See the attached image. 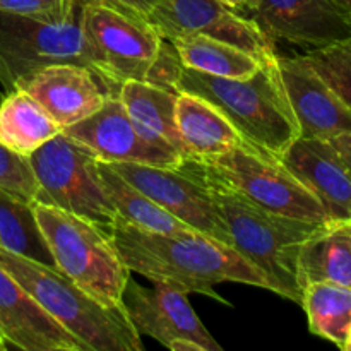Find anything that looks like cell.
Returning <instances> with one entry per match:
<instances>
[{
  "mask_svg": "<svg viewBox=\"0 0 351 351\" xmlns=\"http://www.w3.org/2000/svg\"><path fill=\"white\" fill-rule=\"evenodd\" d=\"M110 235L130 273L151 283L168 285L184 293H201L230 305L215 291V285L243 283L273 291L266 274L232 245L201 232L154 233L117 218Z\"/></svg>",
  "mask_w": 351,
  "mask_h": 351,
  "instance_id": "obj_1",
  "label": "cell"
},
{
  "mask_svg": "<svg viewBox=\"0 0 351 351\" xmlns=\"http://www.w3.org/2000/svg\"><path fill=\"white\" fill-rule=\"evenodd\" d=\"M194 163L228 230L233 249L266 274L273 293L300 304L298 254L305 240L322 225L267 211L237 192L215 171L197 161Z\"/></svg>",
  "mask_w": 351,
  "mask_h": 351,
  "instance_id": "obj_2",
  "label": "cell"
},
{
  "mask_svg": "<svg viewBox=\"0 0 351 351\" xmlns=\"http://www.w3.org/2000/svg\"><path fill=\"white\" fill-rule=\"evenodd\" d=\"M173 89L208 99L243 139L278 158L300 137L276 57L245 79L215 77L180 64Z\"/></svg>",
  "mask_w": 351,
  "mask_h": 351,
  "instance_id": "obj_3",
  "label": "cell"
},
{
  "mask_svg": "<svg viewBox=\"0 0 351 351\" xmlns=\"http://www.w3.org/2000/svg\"><path fill=\"white\" fill-rule=\"evenodd\" d=\"M0 266L88 351H143L141 335L122 305L101 304L57 267L0 247Z\"/></svg>",
  "mask_w": 351,
  "mask_h": 351,
  "instance_id": "obj_4",
  "label": "cell"
},
{
  "mask_svg": "<svg viewBox=\"0 0 351 351\" xmlns=\"http://www.w3.org/2000/svg\"><path fill=\"white\" fill-rule=\"evenodd\" d=\"M79 23L91 58L110 89L119 93L120 84L130 79L173 89L180 60L153 24L105 5L81 7Z\"/></svg>",
  "mask_w": 351,
  "mask_h": 351,
  "instance_id": "obj_5",
  "label": "cell"
},
{
  "mask_svg": "<svg viewBox=\"0 0 351 351\" xmlns=\"http://www.w3.org/2000/svg\"><path fill=\"white\" fill-rule=\"evenodd\" d=\"M55 267L101 304L122 305L130 269L106 228L74 213L33 201Z\"/></svg>",
  "mask_w": 351,
  "mask_h": 351,
  "instance_id": "obj_6",
  "label": "cell"
},
{
  "mask_svg": "<svg viewBox=\"0 0 351 351\" xmlns=\"http://www.w3.org/2000/svg\"><path fill=\"white\" fill-rule=\"evenodd\" d=\"M194 161L215 171L237 192L267 211L319 225L329 223L314 192L280 158L249 141L218 156Z\"/></svg>",
  "mask_w": 351,
  "mask_h": 351,
  "instance_id": "obj_7",
  "label": "cell"
},
{
  "mask_svg": "<svg viewBox=\"0 0 351 351\" xmlns=\"http://www.w3.org/2000/svg\"><path fill=\"white\" fill-rule=\"evenodd\" d=\"M27 160L38 182L36 202L74 213L106 230L119 218L99 180L98 158L88 147L60 132Z\"/></svg>",
  "mask_w": 351,
  "mask_h": 351,
  "instance_id": "obj_8",
  "label": "cell"
},
{
  "mask_svg": "<svg viewBox=\"0 0 351 351\" xmlns=\"http://www.w3.org/2000/svg\"><path fill=\"white\" fill-rule=\"evenodd\" d=\"M53 64L84 65L99 75L82 36L79 16L69 23L51 24L0 10V82L3 88L12 91L17 82Z\"/></svg>",
  "mask_w": 351,
  "mask_h": 351,
  "instance_id": "obj_9",
  "label": "cell"
},
{
  "mask_svg": "<svg viewBox=\"0 0 351 351\" xmlns=\"http://www.w3.org/2000/svg\"><path fill=\"white\" fill-rule=\"evenodd\" d=\"M130 185L195 232L230 242V233L219 218L204 178L192 160L178 168L141 163H108Z\"/></svg>",
  "mask_w": 351,
  "mask_h": 351,
  "instance_id": "obj_10",
  "label": "cell"
},
{
  "mask_svg": "<svg viewBox=\"0 0 351 351\" xmlns=\"http://www.w3.org/2000/svg\"><path fill=\"white\" fill-rule=\"evenodd\" d=\"M127 315L139 335H147L171 351H221L187 300V293L168 285L147 288L127 281L122 295Z\"/></svg>",
  "mask_w": 351,
  "mask_h": 351,
  "instance_id": "obj_11",
  "label": "cell"
},
{
  "mask_svg": "<svg viewBox=\"0 0 351 351\" xmlns=\"http://www.w3.org/2000/svg\"><path fill=\"white\" fill-rule=\"evenodd\" d=\"M62 132L88 147L106 163H141L178 168L187 158L177 149L149 143L137 132L119 95H110L105 105L88 119L65 127Z\"/></svg>",
  "mask_w": 351,
  "mask_h": 351,
  "instance_id": "obj_12",
  "label": "cell"
},
{
  "mask_svg": "<svg viewBox=\"0 0 351 351\" xmlns=\"http://www.w3.org/2000/svg\"><path fill=\"white\" fill-rule=\"evenodd\" d=\"M252 14L273 43L314 50L351 36V10L338 0H259Z\"/></svg>",
  "mask_w": 351,
  "mask_h": 351,
  "instance_id": "obj_13",
  "label": "cell"
},
{
  "mask_svg": "<svg viewBox=\"0 0 351 351\" xmlns=\"http://www.w3.org/2000/svg\"><path fill=\"white\" fill-rule=\"evenodd\" d=\"M149 23L165 40L178 34H202L243 48L263 62L276 57L274 43L256 21L216 0H173L170 9L156 12Z\"/></svg>",
  "mask_w": 351,
  "mask_h": 351,
  "instance_id": "obj_14",
  "label": "cell"
},
{
  "mask_svg": "<svg viewBox=\"0 0 351 351\" xmlns=\"http://www.w3.org/2000/svg\"><path fill=\"white\" fill-rule=\"evenodd\" d=\"M276 64L300 137L328 141L341 132H350L351 110L304 55H276Z\"/></svg>",
  "mask_w": 351,
  "mask_h": 351,
  "instance_id": "obj_15",
  "label": "cell"
},
{
  "mask_svg": "<svg viewBox=\"0 0 351 351\" xmlns=\"http://www.w3.org/2000/svg\"><path fill=\"white\" fill-rule=\"evenodd\" d=\"M16 89L33 96L62 130L98 112L110 95H119L79 64L47 65L17 82Z\"/></svg>",
  "mask_w": 351,
  "mask_h": 351,
  "instance_id": "obj_16",
  "label": "cell"
},
{
  "mask_svg": "<svg viewBox=\"0 0 351 351\" xmlns=\"http://www.w3.org/2000/svg\"><path fill=\"white\" fill-rule=\"evenodd\" d=\"M0 336L24 351H88L0 266Z\"/></svg>",
  "mask_w": 351,
  "mask_h": 351,
  "instance_id": "obj_17",
  "label": "cell"
},
{
  "mask_svg": "<svg viewBox=\"0 0 351 351\" xmlns=\"http://www.w3.org/2000/svg\"><path fill=\"white\" fill-rule=\"evenodd\" d=\"M280 160L314 192L329 221H351V178L328 141L298 137Z\"/></svg>",
  "mask_w": 351,
  "mask_h": 351,
  "instance_id": "obj_18",
  "label": "cell"
},
{
  "mask_svg": "<svg viewBox=\"0 0 351 351\" xmlns=\"http://www.w3.org/2000/svg\"><path fill=\"white\" fill-rule=\"evenodd\" d=\"M175 125L191 160L218 156L245 141L216 106L192 93H177Z\"/></svg>",
  "mask_w": 351,
  "mask_h": 351,
  "instance_id": "obj_19",
  "label": "cell"
},
{
  "mask_svg": "<svg viewBox=\"0 0 351 351\" xmlns=\"http://www.w3.org/2000/svg\"><path fill=\"white\" fill-rule=\"evenodd\" d=\"M175 89L147 81H125L119 88V98L137 132L149 143L177 149L187 158L175 125Z\"/></svg>",
  "mask_w": 351,
  "mask_h": 351,
  "instance_id": "obj_20",
  "label": "cell"
},
{
  "mask_svg": "<svg viewBox=\"0 0 351 351\" xmlns=\"http://www.w3.org/2000/svg\"><path fill=\"white\" fill-rule=\"evenodd\" d=\"M298 280L351 288V221H329L312 233L298 254Z\"/></svg>",
  "mask_w": 351,
  "mask_h": 351,
  "instance_id": "obj_21",
  "label": "cell"
},
{
  "mask_svg": "<svg viewBox=\"0 0 351 351\" xmlns=\"http://www.w3.org/2000/svg\"><path fill=\"white\" fill-rule=\"evenodd\" d=\"M167 41L184 67L215 77L245 79L267 64L243 48L202 34H178Z\"/></svg>",
  "mask_w": 351,
  "mask_h": 351,
  "instance_id": "obj_22",
  "label": "cell"
},
{
  "mask_svg": "<svg viewBox=\"0 0 351 351\" xmlns=\"http://www.w3.org/2000/svg\"><path fill=\"white\" fill-rule=\"evenodd\" d=\"M62 129L47 110L23 89H12L0 101V143L29 156Z\"/></svg>",
  "mask_w": 351,
  "mask_h": 351,
  "instance_id": "obj_23",
  "label": "cell"
},
{
  "mask_svg": "<svg viewBox=\"0 0 351 351\" xmlns=\"http://www.w3.org/2000/svg\"><path fill=\"white\" fill-rule=\"evenodd\" d=\"M96 170L117 215L125 223L146 230V232L167 233V235L195 232L191 226L165 211L144 192L130 185L106 161L96 160Z\"/></svg>",
  "mask_w": 351,
  "mask_h": 351,
  "instance_id": "obj_24",
  "label": "cell"
},
{
  "mask_svg": "<svg viewBox=\"0 0 351 351\" xmlns=\"http://www.w3.org/2000/svg\"><path fill=\"white\" fill-rule=\"evenodd\" d=\"M300 305L307 314L312 335L346 351L351 341V288L308 283L302 290Z\"/></svg>",
  "mask_w": 351,
  "mask_h": 351,
  "instance_id": "obj_25",
  "label": "cell"
},
{
  "mask_svg": "<svg viewBox=\"0 0 351 351\" xmlns=\"http://www.w3.org/2000/svg\"><path fill=\"white\" fill-rule=\"evenodd\" d=\"M0 247L26 259L55 267V259L41 233L33 202L0 189Z\"/></svg>",
  "mask_w": 351,
  "mask_h": 351,
  "instance_id": "obj_26",
  "label": "cell"
},
{
  "mask_svg": "<svg viewBox=\"0 0 351 351\" xmlns=\"http://www.w3.org/2000/svg\"><path fill=\"white\" fill-rule=\"evenodd\" d=\"M351 110V36L304 55Z\"/></svg>",
  "mask_w": 351,
  "mask_h": 351,
  "instance_id": "obj_27",
  "label": "cell"
},
{
  "mask_svg": "<svg viewBox=\"0 0 351 351\" xmlns=\"http://www.w3.org/2000/svg\"><path fill=\"white\" fill-rule=\"evenodd\" d=\"M0 189L33 202L38 195V182L27 156L14 153L0 143Z\"/></svg>",
  "mask_w": 351,
  "mask_h": 351,
  "instance_id": "obj_28",
  "label": "cell"
},
{
  "mask_svg": "<svg viewBox=\"0 0 351 351\" xmlns=\"http://www.w3.org/2000/svg\"><path fill=\"white\" fill-rule=\"evenodd\" d=\"M0 10L23 14L51 24H64L81 12L74 0H0Z\"/></svg>",
  "mask_w": 351,
  "mask_h": 351,
  "instance_id": "obj_29",
  "label": "cell"
},
{
  "mask_svg": "<svg viewBox=\"0 0 351 351\" xmlns=\"http://www.w3.org/2000/svg\"><path fill=\"white\" fill-rule=\"evenodd\" d=\"M74 3L79 9L86 5H105L149 23L154 14L170 9L173 0H74Z\"/></svg>",
  "mask_w": 351,
  "mask_h": 351,
  "instance_id": "obj_30",
  "label": "cell"
},
{
  "mask_svg": "<svg viewBox=\"0 0 351 351\" xmlns=\"http://www.w3.org/2000/svg\"><path fill=\"white\" fill-rule=\"evenodd\" d=\"M328 143L351 178V130L350 132H341L338 136L331 137V139H328Z\"/></svg>",
  "mask_w": 351,
  "mask_h": 351,
  "instance_id": "obj_31",
  "label": "cell"
},
{
  "mask_svg": "<svg viewBox=\"0 0 351 351\" xmlns=\"http://www.w3.org/2000/svg\"><path fill=\"white\" fill-rule=\"evenodd\" d=\"M216 2L223 3V5L237 10V12H242V10H245V3H243V0H216Z\"/></svg>",
  "mask_w": 351,
  "mask_h": 351,
  "instance_id": "obj_32",
  "label": "cell"
},
{
  "mask_svg": "<svg viewBox=\"0 0 351 351\" xmlns=\"http://www.w3.org/2000/svg\"><path fill=\"white\" fill-rule=\"evenodd\" d=\"M243 3H245V10H249V12H254L257 7V3H259V0H243Z\"/></svg>",
  "mask_w": 351,
  "mask_h": 351,
  "instance_id": "obj_33",
  "label": "cell"
},
{
  "mask_svg": "<svg viewBox=\"0 0 351 351\" xmlns=\"http://www.w3.org/2000/svg\"><path fill=\"white\" fill-rule=\"evenodd\" d=\"M3 350H7V343H5V339L0 336V351H3Z\"/></svg>",
  "mask_w": 351,
  "mask_h": 351,
  "instance_id": "obj_34",
  "label": "cell"
},
{
  "mask_svg": "<svg viewBox=\"0 0 351 351\" xmlns=\"http://www.w3.org/2000/svg\"><path fill=\"white\" fill-rule=\"evenodd\" d=\"M338 2H341L343 5H345V7H348V9L351 10V0H338Z\"/></svg>",
  "mask_w": 351,
  "mask_h": 351,
  "instance_id": "obj_35",
  "label": "cell"
},
{
  "mask_svg": "<svg viewBox=\"0 0 351 351\" xmlns=\"http://www.w3.org/2000/svg\"><path fill=\"white\" fill-rule=\"evenodd\" d=\"M346 351H351V341H350V345L346 346Z\"/></svg>",
  "mask_w": 351,
  "mask_h": 351,
  "instance_id": "obj_36",
  "label": "cell"
}]
</instances>
